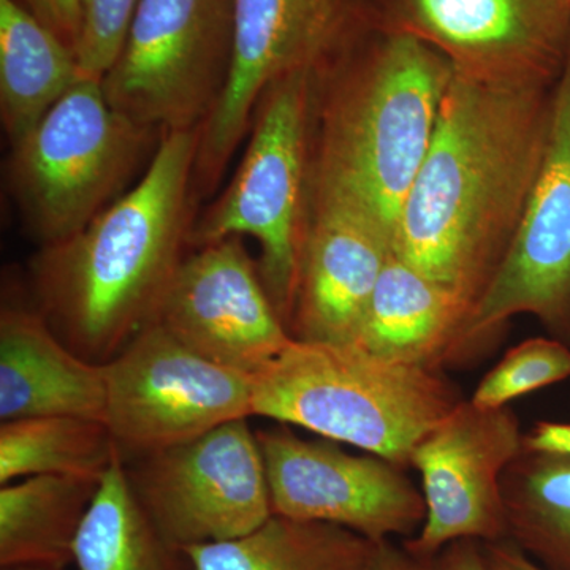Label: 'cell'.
Wrapping results in <instances>:
<instances>
[{"label": "cell", "mask_w": 570, "mask_h": 570, "mask_svg": "<svg viewBox=\"0 0 570 570\" xmlns=\"http://www.w3.org/2000/svg\"><path fill=\"white\" fill-rule=\"evenodd\" d=\"M554 88L455 70L395 227V255L478 305L538 179Z\"/></svg>", "instance_id": "6da1fadb"}, {"label": "cell", "mask_w": 570, "mask_h": 570, "mask_svg": "<svg viewBox=\"0 0 570 570\" xmlns=\"http://www.w3.org/2000/svg\"><path fill=\"white\" fill-rule=\"evenodd\" d=\"M200 130L165 134L132 189L31 262L37 309L75 352L110 362L159 316L190 247Z\"/></svg>", "instance_id": "7a4b0ae2"}, {"label": "cell", "mask_w": 570, "mask_h": 570, "mask_svg": "<svg viewBox=\"0 0 570 570\" xmlns=\"http://www.w3.org/2000/svg\"><path fill=\"white\" fill-rule=\"evenodd\" d=\"M453 75L425 41L371 24L314 73V181L352 195L395 236Z\"/></svg>", "instance_id": "3957f363"}, {"label": "cell", "mask_w": 570, "mask_h": 570, "mask_svg": "<svg viewBox=\"0 0 570 570\" xmlns=\"http://www.w3.org/2000/svg\"><path fill=\"white\" fill-rule=\"evenodd\" d=\"M463 400L442 371L387 362L354 344L294 340L253 376V415L401 468Z\"/></svg>", "instance_id": "277c9868"}, {"label": "cell", "mask_w": 570, "mask_h": 570, "mask_svg": "<svg viewBox=\"0 0 570 570\" xmlns=\"http://www.w3.org/2000/svg\"><path fill=\"white\" fill-rule=\"evenodd\" d=\"M314 73L294 71L266 89L238 170L195 217L189 239L197 249L230 236L254 238L262 283L287 328L313 189Z\"/></svg>", "instance_id": "5b68a950"}, {"label": "cell", "mask_w": 570, "mask_h": 570, "mask_svg": "<svg viewBox=\"0 0 570 570\" xmlns=\"http://www.w3.org/2000/svg\"><path fill=\"white\" fill-rule=\"evenodd\" d=\"M157 137L108 104L102 80L77 82L11 145V194L40 247L77 235L121 197Z\"/></svg>", "instance_id": "8992f818"}, {"label": "cell", "mask_w": 570, "mask_h": 570, "mask_svg": "<svg viewBox=\"0 0 570 570\" xmlns=\"http://www.w3.org/2000/svg\"><path fill=\"white\" fill-rule=\"evenodd\" d=\"M234 0H141L102 78L108 104L160 135L200 130L234 56Z\"/></svg>", "instance_id": "52a82bcc"}, {"label": "cell", "mask_w": 570, "mask_h": 570, "mask_svg": "<svg viewBox=\"0 0 570 570\" xmlns=\"http://www.w3.org/2000/svg\"><path fill=\"white\" fill-rule=\"evenodd\" d=\"M234 21L230 75L198 137L195 202L216 193L273 82L317 70L373 24L367 0H234Z\"/></svg>", "instance_id": "ba28073f"}, {"label": "cell", "mask_w": 570, "mask_h": 570, "mask_svg": "<svg viewBox=\"0 0 570 570\" xmlns=\"http://www.w3.org/2000/svg\"><path fill=\"white\" fill-rule=\"evenodd\" d=\"M105 423L124 463L253 415V376L214 363L159 322L105 363Z\"/></svg>", "instance_id": "9c48e42d"}, {"label": "cell", "mask_w": 570, "mask_h": 570, "mask_svg": "<svg viewBox=\"0 0 570 570\" xmlns=\"http://www.w3.org/2000/svg\"><path fill=\"white\" fill-rule=\"evenodd\" d=\"M247 420L124 463L142 512L176 549L245 538L273 515L264 456Z\"/></svg>", "instance_id": "30bf717a"}, {"label": "cell", "mask_w": 570, "mask_h": 570, "mask_svg": "<svg viewBox=\"0 0 570 570\" xmlns=\"http://www.w3.org/2000/svg\"><path fill=\"white\" fill-rule=\"evenodd\" d=\"M382 31L406 33L468 77L557 86L570 48V0H367Z\"/></svg>", "instance_id": "8fae6325"}, {"label": "cell", "mask_w": 570, "mask_h": 570, "mask_svg": "<svg viewBox=\"0 0 570 570\" xmlns=\"http://www.w3.org/2000/svg\"><path fill=\"white\" fill-rule=\"evenodd\" d=\"M273 515L336 524L373 540L411 539L425 523L423 493L404 469L328 439H303L279 423L258 430Z\"/></svg>", "instance_id": "7c38bea8"}, {"label": "cell", "mask_w": 570, "mask_h": 570, "mask_svg": "<svg viewBox=\"0 0 570 570\" xmlns=\"http://www.w3.org/2000/svg\"><path fill=\"white\" fill-rule=\"evenodd\" d=\"M520 314L538 317L570 347V48L542 167L508 254L472 313L468 356Z\"/></svg>", "instance_id": "4fadbf2b"}, {"label": "cell", "mask_w": 570, "mask_h": 570, "mask_svg": "<svg viewBox=\"0 0 570 570\" xmlns=\"http://www.w3.org/2000/svg\"><path fill=\"white\" fill-rule=\"evenodd\" d=\"M520 420L509 406L463 400L428 431L411 456L422 478L425 523L403 546L431 554L456 540H508L502 475L523 452Z\"/></svg>", "instance_id": "5bb4252c"}, {"label": "cell", "mask_w": 570, "mask_h": 570, "mask_svg": "<svg viewBox=\"0 0 570 570\" xmlns=\"http://www.w3.org/2000/svg\"><path fill=\"white\" fill-rule=\"evenodd\" d=\"M156 322L198 354L247 376L294 341L242 236L187 254Z\"/></svg>", "instance_id": "9a60e30c"}, {"label": "cell", "mask_w": 570, "mask_h": 570, "mask_svg": "<svg viewBox=\"0 0 570 570\" xmlns=\"http://www.w3.org/2000/svg\"><path fill=\"white\" fill-rule=\"evenodd\" d=\"M395 255L393 236L370 209L314 181L288 332L306 343L352 344L379 277Z\"/></svg>", "instance_id": "2e32d148"}, {"label": "cell", "mask_w": 570, "mask_h": 570, "mask_svg": "<svg viewBox=\"0 0 570 570\" xmlns=\"http://www.w3.org/2000/svg\"><path fill=\"white\" fill-rule=\"evenodd\" d=\"M105 366L75 354L37 307L0 314V422L77 415L104 420Z\"/></svg>", "instance_id": "e0dca14e"}, {"label": "cell", "mask_w": 570, "mask_h": 570, "mask_svg": "<svg viewBox=\"0 0 570 570\" xmlns=\"http://www.w3.org/2000/svg\"><path fill=\"white\" fill-rule=\"evenodd\" d=\"M474 307L466 296L393 255L352 344L387 362L442 371L466 358Z\"/></svg>", "instance_id": "ac0fdd59"}, {"label": "cell", "mask_w": 570, "mask_h": 570, "mask_svg": "<svg viewBox=\"0 0 570 570\" xmlns=\"http://www.w3.org/2000/svg\"><path fill=\"white\" fill-rule=\"evenodd\" d=\"M82 78L77 52L14 0H0V116L10 145Z\"/></svg>", "instance_id": "d6986e66"}, {"label": "cell", "mask_w": 570, "mask_h": 570, "mask_svg": "<svg viewBox=\"0 0 570 570\" xmlns=\"http://www.w3.org/2000/svg\"><path fill=\"white\" fill-rule=\"evenodd\" d=\"M102 479L33 475L0 489V568L73 562L75 542Z\"/></svg>", "instance_id": "ffe728a7"}, {"label": "cell", "mask_w": 570, "mask_h": 570, "mask_svg": "<svg viewBox=\"0 0 570 570\" xmlns=\"http://www.w3.org/2000/svg\"><path fill=\"white\" fill-rule=\"evenodd\" d=\"M376 543L336 524L272 515L245 538L184 551L197 570H367Z\"/></svg>", "instance_id": "44dd1931"}, {"label": "cell", "mask_w": 570, "mask_h": 570, "mask_svg": "<svg viewBox=\"0 0 570 570\" xmlns=\"http://www.w3.org/2000/svg\"><path fill=\"white\" fill-rule=\"evenodd\" d=\"M73 562L78 570H197L142 512L122 459L100 482L75 542Z\"/></svg>", "instance_id": "7402d4cb"}, {"label": "cell", "mask_w": 570, "mask_h": 570, "mask_svg": "<svg viewBox=\"0 0 570 570\" xmlns=\"http://www.w3.org/2000/svg\"><path fill=\"white\" fill-rule=\"evenodd\" d=\"M508 540L546 570H570V459L523 452L502 475Z\"/></svg>", "instance_id": "603a6c76"}, {"label": "cell", "mask_w": 570, "mask_h": 570, "mask_svg": "<svg viewBox=\"0 0 570 570\" xmlns=\"http://www.w3.org/2000/svg\"><path fill=\"white\" fill-rule=\"evenodd\" d=\"M118 459L104 420L48 415L0 425V485L33 475L104 479Z\"/></svg>", "instance_id": "cb8c5ba5"}, {"label": "cell", "mask_w": 570, "mask_h": 570, "mask_svg": "<svg viewBox=\"0 0 570 570\" xmlns=\"http://www.w3.org/2000/svg\"><path fill=\"white\" fill-rule=\"evenodd\" d=\"M570 377V347L554 337H531L510 348L482 377L469 400L479 407L509 406L513 400Z\"/></svg>", "instance_id": "d4e9b609"}, {"label": "cell", "mask_w": 570, "mask_h": 570, "mask_svg": "<svg viewBox=\"0 0 570 570\" xmlns=\"http://www.w3.org/2000/svg\"><path fill=\"white\" fill-rule=\"evenodd\" d=\"M141 0H82L77 59L82 75L102 80L122 50Z\"/></svg>", "instance_id": "484cf974"}, {"label": "cell", "mask_w": 570, "mask_h": 570, "mask_svg": "<svg viewBox=\"0 0 570 570\" xmlns=\"http://www.w3.org/2000/svg\"><path fill=\"white\" fill-rule=\"evenodd\" d=\"M367 570H490L483 543L456 540L431 554H417L392 540L377 542Z\"/></svg>", "instance_id": "4316f807"}, {"label": "cell", "mask_w": 570, "mask_h": 570, "mask_svg": "<svg viewBox=\"0 0 570 570\" xmlns=\"http://www.w3.org/2000/svg\"><path fill=\"white\" fill-rule=\"evenodd\" d=\"M77 52L82 0H14Z\"/></svg>", "instance_id": "83f0119b"}, {"label": "cell", "mask_w": 570, "mask_h": 570, "mask_svg": "<svg viewBox=\"0 0 570 570\" xmlns=\"http://www.w3.org/2000/svg\"><path fill=\"white\" fill-rule=\"evenodd\" d=\"M523 450L570 459V423H535L523 436Z\"/></svg>", "instance_id": "f1b7e54d"}, {"label": "cell", "mask_w": 570, "mask_h": 570, "mask_svg": "<svg viewBox=\"0 0 570 570\" xmlns=\"http://www.w3.org/2000/svg\"><path fill=\"white\" fill-rule=\"evenodd\" d=\"M490 570H546L509 540L483 543Z\"/></svg>", "instance_id": "f546056e"}, {"label": "cell", "mask_w": 570, "mask_h": 570, "mask_svg": "<svg viewBox=\"0 0 570 570\" xmlns=\"http://www.w3.org/2000/svg\"><path fill=\"white\" fill-rule=\"evenodd\" d=\"M66 568H55V566H6L2 570H63Z\"/></svg>", "instance_id": "4dcf8cb0"}]
</instances>
